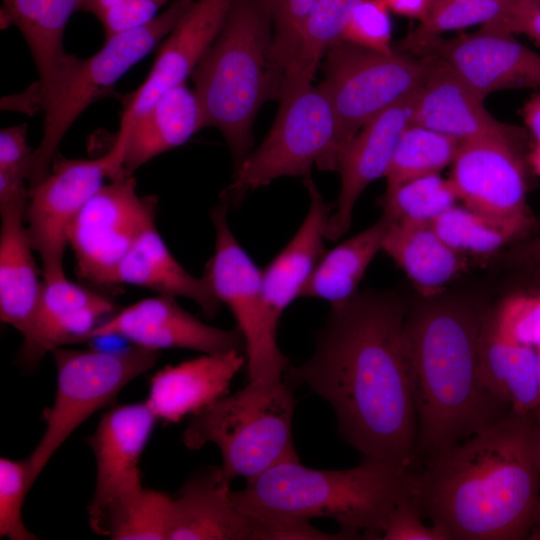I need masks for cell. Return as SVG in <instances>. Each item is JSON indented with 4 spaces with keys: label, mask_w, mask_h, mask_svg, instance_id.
Masks as SVG:
<instances>
[{
    "label": "cell",
    "mask_w": 540,
    "mask_h": 540,
    "mask_svg": "<svg viewBox=\"0 0 540 540\" xmlns=\"http://www.w3.org/2000/svg\"><path fill=\"white\" fill-rule=\"evenodd\" d=\"M194 1L175 0L148 24L107 37L88 58L69 55L53 80L40 89L43 135L32 153L29 188L48 174L64 135L79 115L164 40Z\"/></svg>",
    "instance_id": "obj_7"
},
{
    "label": "cell",
    "mask_w": 540,
    "mask_h": 540,
    "mask_svg": "<svg viewBox=\"0 0 540 540\" xmlns=\"http://www.w3.org/2000/svg\"><path fill=\"white\" fill-rule=\"evenodd\" d=\"M233 0H195L166 36L147 77L131 94L120 128L144 114L166 91L185 83L221 31Z\"/></svg>",
    "instance_id": "obj_18"
},
{
    "label": "cell",
    "mask_w": 540,
    "mask_h": 540,
    "mask_svg": "<svg viewBox=\"0 0 540 540\" xmlns=\"http://www.w3.org/2000/svg\"><path fill=\"white\" fill-rule=\"evenodd\" d=\"M117 336L153 349H189L203 354L245 350L240 332L207 325L182 308L174 297L139 300L104 320L93 338Z\"/></svg>",
    "instance_id": "obj_17"
},
{
    "label": "cell",
    "mask_w": 540,
    "mask_h": 540,
    "mask_svg": "<svg viewBox=\"0 0 540 540\" xmlns=\"http://www.w3.org/2000/svg\"><path fill=\"white\" fill-rule=\"evenodd\" d=\"M526 140L527 130L460 142L448 178L458 200L483 214L531 225Z\"/></svg>",
    "instance_id": "obj_14"
},
{
    "label": "cell",
    "mask_w": 540,
    "mask_h": 540,
    "mask_svg": "<svg viewBox=\"0 0 540 540\" xmlns=\"http://www.w3.org/2000/svg\"><path fill=\"white\" fill-rule=\"evenodd\" d=\"M406 303L383 291L359 293L331 307L310 359L286 368L332 407L342 439L365 458L413 471L417 416L405 346Z\"/></svg>",
    "instance_id": "obj_1"
},
{
    "label": "cell",
    "mask_w": 540,
    "mask_h": 540,
    "mask_svg": "<svg viewBox=\"0 0 540 540\" xmlns=\"http://www.w3.org/2000/svg\"><path fill=\"white\" fill-rule=\"evenodd\" d=\"M325 55L319 85L335 111L344 148L369 120L414 95L427 67L424 57L377 52L345 41Z\"/></svg>",
    "instance_id": "obj_11"
},
{
    "label": "cell",
    "mask_w": 540,
    "mask_h": 540,
    "mask_svg": "<svg viewBox=\"0 0 540 540\" xmlns=\"http://www.w3.org/2000/svg\"><path fill=\"white\" fill-rule=\"evenodd\" d=\"M157 199L140 196L133 176L109 179L85 204L68 232L78 275L111 285L113 274L140 236L155 225Z\"/></svg>",
    "instance_id": "obj_13"
},
{
    "label": "cell",
    "mask_w": 540,
    "mask_h": 540,
    "mask_svg": "<svg viewBox=\"0 0 540 540\" xmlns=\"http://www.w3.org/2000/svg\"><path fill=\"white\" fill-rule=\"evenodd\" d=\"M435 1V0H434ZM434 3V2H433Z\"/></svg>",
    "instance_id": "obj_55"
},
{
    "label": "cell",
    "mask_w": 540,
    "mask_h": 540,
    "mask_svg": "<svg viewBox=\"0 0 540 540\" xmlns=\"http://www.w3.org/2000/svg\"><path fill=\"white\" fill-rule=\"evenodd\" d=\"M459 145L458 140L411 121L396 145L385 175L386 187L440 174L453 163Z\"/></svg>",
    "instance_id": "obj_35"
},
{
    "label": "cell",
    "mask_w": 540,
    "mask_h": 540,
    "mask_svg": "<svg viewBox=\"0 0 540 540\" xmlns=\"http://www.w3.org/2000/svg\"><path fill=\"white\" fill-rule=\"evenodd\" d=\"M458 202L450 180L433 174L386 187L380 205L392 221L432 224Z\"/></svg>",
    "instance_id": "obj_37"
},
{
    "label": "cell",
    "mask_w": 540,
    "mask_h": 540,
    "mask_svg": "<svg viewBox=\"0 0 540 540\" xmlns=\"http://www.w3.org/2000/svg\"><path fill=\"white\" fill-rule=\"evenodd\" d=\"M316 1L265 0L273 22V58L282 80L295 53L301 27Z\"/></svg>",
    "instance_id": "obj_41"
},
{
    "label": "cell",
    "mask_w": 540,
    "mask_h": 540,
    "mask_svg": "<svg viewBox=\"0 0 540 540\" xmlns=\"http://www.w3.org/2000/svg\"><path fill=\"white\" fill-rule=\"evenodd\" d=\"M410 498L449 540L529 539L540 522L535 413L510 412L411 471Z\"/></svg>",
    "instance_id": "obj_2"
},
{
    "label": "cell",
    "mask_w": 540,
    "mask_h": 540,
    "mask_svg": "<svg viewBox=\"0 0 540 540\" xmlns=\"http://www.w3.org/2000/svg\"><path fill=\"white\" fill-rule=\"evenodd\" d=\"M361 0H317L307 15L281 93L311 85L320 62L342 41L345 27ZM279 96V97H280Z\"/></svg>",
    "instance_id": "obj_32"
},
{
    "label": "cell",
    "mask_w": 540,
    "mask_h": 540,
    "mask_svg": "<svg viewBox=\"0 0 540 540\" xmlns=\"http://www.w3.org/2000/svg\"><path fill=\"white\" fill-rule=\"evenodd\" d=\"M218 467L191 476L172 499L170 540H263L261 522L240 510Z\"/></svg>",
    "instance_id": "obj_22"
},
{
    "label": "cell",
    "mask_w": 540,
    "mask_h": 540,
    "mask_svg": "<svg viewBox=\"0 0 540 540\" xmlns=\"http://www.w3.org/2000/svg\"><path fill=\"white\" fill-rule=\"evenodd\" d=\"M411 470L373 458L352 468L320 470L283 462L231 492L259 520L329 518L351 539H381L398 502L409 493Z\"/></svg>",
    "instance_id": "obj_4"
},
{
    "label": "cell",
    "mask_w": 540,
    "mask_h": 540,
    "mask_svg": "<svg viewBox=\"0 0 540 540\" xmlns=\"http://www.w3.org/2000/svg\"><path fill=\"white\" fill-rule=\"evenodd\" d=\"M122 160L123 150L115 143L97 159H54L48 174L29 188L25 222L42 261L43 279L65 274L63 257L69 229L105 179L125 174Z\"/></svg>",
    "instance_id": "obj_12"
},
{
    "label": "cell",
    "mask_w": 540,
    "mask_h": 540,
    "mask_svg": "<svg viewBox=\"0 0 540 540\" xmlns=\"http://www.w3.org/2000/svg\"><path fill=\"white\" fill-rule=\"evenodd\" d=\"M203 127L194 91L185 83L169 89L129 126L120 128L116 141L124 147V173L133 176L145 163L184 144Z\"/></svg>",
    "instance_id": "obj_25"
},
{
    "label": "cell",
    "mask_w": 540,
    "mask_h": 540,
    "mask_svg": "<svg viewBox=\"0 0 540 540\" xmlns=\"http://www.w3.org/2000/svg\"><path fill=\"white\" fill-rule=\"evenodd\" d=\"M506 32L524 34L540 44V0H522L510 19Z\"/></svg>",
    "instance_id": "obj_45"
},
{
    "label": "cell",
    "mask_w": 540,
    "mask_h": 540,
    "mask_svg": "<svg viewBox=\"0 0 540 540\" xmlns=\"http://www.w3.org/2000/svg\"><path fill=\"white\" fill-rule=\"evenodd\" d=\"M390 11L411 19L423 21L429 14L434 0H384Z\"/></svg>",
    "instance_id": "obj_47"
},
{
    "label": "cell",
    "mask_w": 540,
    "mask_h": 540,
    "mask_svg": "<svg viewBox=\"0 0 540 540\" xmlns=\"http://www.w3.org/2000/svg\"><path fill=\"white\" fill-rule=\"evenodd\" d=\"M172 499L142 487L113 507L93 531L114 540L169 539Z\"/></svg>",
    "instance_id": "obj_34"
},
{
    "label": "cell",
    "mask_w": 540,
    "mask_h": 540,
    "mask_svg": "<svg viewBox=\"0 0 540 540\" xmlns=\"http://www.w3.org/2000/svg\"><path fill=\"white\" fill-rule=\"evenodd\" d=\"M401 46L418 57L443 59L485 96L506 89H540V54L511 33L481 26L473 33L431 37Z\"/></svg>",
    "instance_id": "obj_15"
},
{
    "label": "cell",
    "mask_w": 540,
    "mask_h": 540,
    "mask_svg": "<svg viewBox=\"0 0 540 540\" xmlns=\"http://www.w3.org/2000/svg\"><path fill=\"white\" fill-rule=\"evenodd\" d=\"M414 98L415 94L379 113L345 146L337 167L341 185L335 211L327 222V240H338L347 233L362 192L385 177L398 140L412 121Z\"/></svg>",
    "instance_id": "obj_21"
},
{
    "label": "cell",
    "mask_w": 540,
    "mask_h": 540,
    "mask_svg": "<svg viewBox=\"0 0 540 540\" xmlns=\"http://www.w3.org/2000/svg\"><path fill=\"white\" fill-rule=\"evenodd\" d=\"M534 266L537 267V270H538V276H539V278H540V262L537 263V264H534Z\"/></svg>",
    "instance_id": "obj_54"
},
{
    "label": "cell",
    "mask_w": 540,
    "mask_h": 540,
    "mask_svg": "<svg viewBox=\"0 0 540 540\" xmlns=\"http://www.w3.org/2000/svg\"><path fill=\"white\" fill-rule=\"evenodd\" d=\"M304 185L310 197L307 215L285 247L262 271L264 296L279 323L282 313L299 296L323 255L330 207L310 177Z\"/></svg>",
    "instance_id": "obj_26"
},
{
    "label": "cell",
    "mask_w": 540,
    "mask_h": 540,
    "mask_svg": "<svg viewBox=\"0 0 540 540\" xmlns=\"http://www.w3.org/2000/svg\"><path fill=\"white\" fill-rule=\"evenodd\" d=\"M487 310L444 294L408 308L404 338L418 426L416 468L511 412L480 377Z\"/></svg>",
    "instance_id": "obj_3"
},
{
    "label": "cell",
    "mask_w": 540,
    "mask_h": 540,
    "mask_svg": "<svg viewBox=\"0 0 540 540\" xmlns=\"http://www.w3.org/2000/svg\"><path fill=\"white\" fill-rule=\"evenodd\" d=\"M536 415V419H537V423H538V428H539V433H540V413H535Z\"/></svg>",
    "instance_id": "obj_53"
},
{
    "label": "cell",
    "mask_w": 540,
    "mask_h": 540,
    "mask_svg": "<svg viewBox=\"0 0 540 540\" xmlns=\"http://www.w3.org/2000/svg\"><path fill=\"white\" fill-rule=\"evenodd\" d=\"M157 421L146 401L105 412L87 439L96 460V485L88 506L94 530L119 502L143 487L140 459Z\"/></svg>",
    "instance_id": "obj_16"
},
{
    "label": "cell",
    "mask_w": 540,
    "mask_h": 540,
    "mask_svg": "<svg viewBox=\"0 0 540 540\" xmlns=\"http://www.w3.org/2000/svg\"><path fill=\"white\" fill-rule=\"evenodd\" d=\"M509 262L516 264H537L540 262V235L523 241L507 254Z\"/></svg>",
    "instance_id": "obj_48"
},
{
    "label": "cell",
    "mask_w": 540,
    "mask_h": 540,
    "mask_svg": "<svg viewBox=\"0 0 540 540\" xmlns=\"http://www.w3.org/2000/svg\"><path fill=\"white\" fill-rule=\"evenodd\" d=\"M279 100L267 136L236 167L226 195L234 203L280 177L306 178L313 167L337 171L344 146L335 111L321 86L300 87Z\"/></svg>",
    "instance_id": "obj_8"
},
{
    "label": "cell",
    "mask_w": 540,
    "mask_h": 540,
    "mask_svg": "<svg viewBox=\"0 0 540 540\" xmlns=\"http://www.w3.org/2000/svg\"><path fill=\"white\" fill-rule=\"evenodd\" d=\"M244 365L242 352L229 351L166 366L151 377L145 401L157 420L177 423L227 395Z\"/></svg>",
    "instance_id": "obj_23"
},
{
    "label": "cell",
    "mask_w": 540,
    "mask_h": 540,
    "mask_svg": "<svg viewBox=\"0 0 540 540\" xmlns=\"http://www.w3.org/2000/svg\"><path fill=\"white\" fill-rule=\"evenodd\" d=\"M529 539L540 540V522L532 530Z\"/></svg>",
    "instance_id": "obj_52"
},
{
    "label": "cell",
    "mask_w": 540,
    "mask_h": 540,
    "mask_svg": "<svg viewBox=\"0 0 540 540\" xmlns=\"http://www.w3.org/2000/svg\"><path fill=\"white\" fill-rule=\"evenodd\" d=\"M283 378L249 381L190 416L182 434L189 450L213 443L221 454L218 467L227 483L253 479L283 462L298 461L292 424L296 400Z\"/></svg>",
    "instance_id": "obj_6"
},
{
    "label": "cell",
    "mask_w": 540,
    "mask_h": 540,
    "mask_svg": "<svg viewBox=\"0 0 540 540\" xmlns=\"http://www.w3.org/2000/svg\"><path fill=\"white\" fill-rule=\"evenodd\" d=\"M522 0H435L428 16L401 43L442 36L474 25L506 32Z\"/></svg>",
    "instance_id": "obj_36"
},
{
    "label": "cell",
    "mask_w": 540,
    "mask_h": 540,
    "mask_svg": "<svg viewBox=\"0 0 540 540\" xmlns=\"http://www.w3.org/2000/svg\"><path fill=\"white\" fill-rule=\"evenodd\" d=\"M113 309L107 297L70 281L65 274L43 279L31 325L23 336L21 364L35 367L56 348L90 340Z\"/></svg>",
    "instance_id": "obj_20"
},
{
    "label": "cell",
    "mask_w": 540,
    "mask_h": 540,
    "mask_svg": "<svg viewBox=\"0 0 540 540\" xmlns=\"http://www.w3.org/2000/svg\"><path fill=\"white\" fill-rule=\"evenodd\" d=\"M28 199L0 204V318L22 336L29 330L43 284L25 223Z\"/></svg>",
    "instance_id": "obj_24"
},
{
    "label": "cell",
    "mask_w": 540,
    "mask_h": 540,
    "mask_svg": "<svg viewBox=\"0 0 540 540\" xmlns=\"http://www.w3.org/2000/svg\"><path fill=\"white\" fill-rule=\"evenodd\" d=\"M204 127L224 136L236 167L250 153L252 126L282 77L273 58V22L265 0H233L217 38L192 73Z\"/></svg>",
    "instance_id": "obj_5"
},
{
    "label": "cell",
    "mask_w": 540,
    "mask_h": 540,
    "mask_svg": "<svg viewBox=\"0 0 540 540\" xmlns=\"http://www.w3.org/2000/svg\"><path fill=\"white\" fill-rule=\"evenodd\" d=\"M426 59V73L415 93L412 122L459 142L481 137H512L525 130L500 122L484 106L487 96L474 88L449 63Z\"/></svg>",
    "instance_id": "obj_19"
},
{
    "label": "cell",
    "mask_w": 540,
    "mask_h": 540,
    "mask_svg": "<svg viewBox=\"0 0 540 540\" xmlns=\"http://www.w3.org/2000/svg\"><path fill=\"white\" fill-rule=\"evenodd\" d=\"M114 284H130L159 295L190 299L208 317L215 316L221 306L207 278L193 276L176 260L155 225L140 236L121 260L111 280Z\"/></svg>",
    "instance_id": "obj_28"
},
{
    "label": "cell",
    "mask_w": 540,
    "mask_h": 540,
    "mask_svg": "<svg viewBox=\"0 0 540 540\" xmlns=\"http://www.w3.org/2000/svg\"><path fill=\"white\" fill-rule=\"evenodd\" d=\"M50 354L57 373L56 392L52 406L44 413L43 435L26 458L33 483L73 431L110 405L159 357V351L133 344L113 351L59 347Z\"/></svg>",
    "instance_id": "obj_9"
},
{
    "label": "cell",
    "mask_w": 540,
    "mask_h": 540,
    "mask_svg": "<svg viewBox=\"0 0 540 540\" xmlns=\"http://www.w3.org/2000/svg\"><path fill=\"white\" fill-rule=\"evenodd\" d=\"M522 116L532 143L540 145V92L532 94L524 103Z\"/></svg>",
    "instance_id": "obj_49"
},
{
    "label": "cell",
    "mask_w": 540,
    "mask_h": 540,
    "mask_svg": "<svg viewBox=\"0 0 540 540\" xmlns=\"http://www.w3.org/2000/svg\"><path fill=\"white\" fill-rule=\"evenodd\" d=\"M488 318L508 342L540 348V290L512 293L488 309Z\"/></svg>",
    "instance_id": "obj_38"
},
{
    "label": "cell",
    "mask_w": 540,
    "mask_h": 540,
    "mask_svg": "<svg viewBox=\"0 0 540 540\" xmlns=\"http://www.w3.org/2000/svg\"><path fill=\"white\" fill-rule=\"evenodd\" d=\"M390 219L382 216L371 226L323 253L302 295L341 306L358 294L369 265L382 250Z\"/></svg>",
    "instance_id": "obj_31"
},
{
    "label": "cell",
    "mask_w": 540,
    "mask_h": 540,
    "mask_svg": "<svg viewBox=\"0 0 540 540\" xmlns=\"http://www.w3.org/2000/svg\"><path fill=\"white\" fill-rule=\"evenodd\" d=\"M423 299L443 294L466 269L468 258L452 249L432 224L390 220L382 250Z\"/></svg>",
    "instance_id": "obj_27"
},
{
    "label": "cell",
    "mask_w": 540,
    "mask_h": 540,
    "mask_svg": "<svg viewBox=\"0 0 540 540\" xmlns=\"http://www.w3.org/2000/svg\"><path fill=\"white\" fill-rule=\"evenodd\" d=\"M1 109L18 110L28 114H33L42 109V97L38 81L21 94L3 98Z\"/></svg>",
    "instance_id": "obj_46"
},
{
    "label": "cell",
    "mask_w": 540,
    "mask_h": 540,
    "mask_svg": "<svg viewBox=\"0 0 540 540\" xmlns=\"http://www.w3.org/2000/svg\"><path fill=\"white\" fill-rule=\"evenodd\" d=\"M432 225L452 249L467 258L497 254L530 226L495 218L463 204L445 211Z\"/></svg>",
    "instance_id": "obj_33"
},
{
    "label": "cell",
    "mask_w": 540,
    "mask_h": 540,
    "mask_svg": "<svg viewBox=\"0 0 540 540\" xmlns=\"http://www.w3.org/2000/svg\"><path fill=\"white\" fill-rule=\"evenodd\" d=\"M383 540H449L446 532L431 524L426 525L417 507L405 495L390 513L381 535Z\"/></svg>",
    "instance_id": "obj_42"
},
{
    "label": "cell",
    "mask_w": 540,
    "mask_h": 540,
    "mask_svg": "<svg viewBox=\"0 0 540 540\" xmlns=\"http://www.w3.org/2000/svg\"><path fill=\"white\" fill-rule=\"evenodd\" d=\"M392 20L384 0H361L354 9L342 41L382 53H391Z\"/></svg>",
    "instance_id": "obj_40"
},
{
    "label": "cell",
    "mask_w": 540,
    "mask_h": 540,
    "mask_svg": "<svg viewBox=\"0 0 540 540\" xmlns=\"http://www.w3.org/2000/svg\"><path fill=\"white\" fill-rule=\"evenodd\" d=\"M479 354L484 387L511 412L519 415L535 413L538 407L536 349L508 342L499 336L488 318V310Z\"/></svg>",
    "instance_id": "obj_29"
},
{
    "label": "cell",
    "mask_w": 540,
    "mask_h": 540,
    "mask_svg": "<svg viewBox=\"0 0 540 540\" xmlns=\"http://www.w3.org/2000/svg\"><path fill=\"white\" fill-rule=\"evenodd\" d=\"M33 485L27 459H0V536L11 540H35L37 536L22 518L24 499Z\"/></svg>",
    "instance_id": "obj_39"
},
{
    "label": "cell",
    "mask_w": 540,
    "mask_h": 540,
    "mask_svg": "<svg viewBox=\"0 0 540 540\" xmlns=\"http://www.w3.org/2000/svg\"><path fill=\"white\" fill-rule=\"evenodd\" d=\"M169 1L171 0H123L104 11L97 19L107 38L148 24Z\"/></svg>",
    "instance_id": "obj_43"
},
{
    "label": "cell",
    "mask_w": 540,
    "mask_h": 540,
    "mask_svg": "<svg viewBox=\"0 0 540 540\" xmlns=\"http://www.w3.org/2000/svg\"><path fill=\"white\" fill-rule=\"evenodd\" d=\"M228 207V198L224 196L211 212L215 247L204 276L221 304L233 314L243 337L248 380L282 379L289 364L278 347V323L264 296L262 271L231 231Z\"/></svg>",
    "instance_id": "obj_10"
},
{
    "label": "cell",
    "mask_w": 540,
    "mask_h": 540,
    "mask_svg": "<svg viewBox=\"0 0 540 540\" xmlns=\"http://www.w3.org/2000/svg\"><path fill=\"white\" fill-rule=\"evenodd\" d=\"M527 159L530 169L540 178V145L531 144Z\"/></svg>",
    "instance_id": "obj_50"
},
{
    "label": "cell",
    "mask_w": 540,
    "mask_h": 540,
    "mask_svg": "<svg viewBox=\"0 0 540 540\" xmlns=\"http://www.w3.org/2000/svg\"><path fill=\"white\" fill-rule=\"evenodd\" d=\"M537 352V382H538V407L535 413H540V348Z\"/></svg>",
    "instance_id": "obj_51"
},
{
    "label": "cell",
    "mask_w": 540,
    "mask_h": 540,
    "mask_svg": "<svg viewBox=\"0 0 540 540\" xmlns=\"http://www.w3.org/2000/svg\"><path fill=\"white\" fill-rule=\"evenodd\" d=\"M26 123L0 131V172L24 174L29 179L33 150L27 144Z\"/></svg>",
    "instance_id": "obj_44"
},
{
    "label": "cell",
    "mask_w": 540,
    "mask_h": 540,
    "mask_svg": "<svg viewBox=\"0 0 540 540\" xmlns=\"http://www.w3.org/2000/svg\"><path fill=\"white\" fill-rule=\"evenodd\" d=\"M79 0H2L1 27L14 25L21 32L39 73L40 89L46 87L67 61L63 36Z\"/></svg>",
    "instance_id": "obj_30"
}]
</instances>
